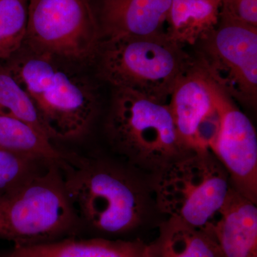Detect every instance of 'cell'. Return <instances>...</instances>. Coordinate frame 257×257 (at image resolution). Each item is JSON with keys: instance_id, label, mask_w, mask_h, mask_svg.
<instances>
[{"instance_id": "6da1fadb", "label": "cell", "mask_w": 257, "mask_h": 257, "mask_svg": "<svg viewBox=\"0 0 257 257\" xmlns=\"http://www.w3.org/2000/svg\"><path fill=\"white\" fill-rule=\"evenodd\" d=\"M62 171L83 229L107 238L128 234L143 224L146 192L127 169L109 160L72 154Z\"/></svg>"}, {"instance_id": "7a4b0ae2", "label": "cell", "mask_w": 257, "mask_h": 257, "mask_svg": "<svg viewBox=\"0 0 257 257\" xmlns=\"http://www.w3.org/2000/svg\"><path fill=\"white\" fill-rule=\"evenodd\" d=\"M62 61L24 45L3 64L28 93L51 140H77L90 131L99 98L92 83Z\"/></svg>"}, {"instance_id": "3957f363", "label": "cell", "mask_w": 257, "mask_h": 257, "mask_svg": "<svg viewBox=\"0 0 257 257\" xmlns=\"http://www.w3.org/2000/svg\"><path fill=\"white\" fill-rule=\"evenodd\" d=\"M82 229L58 164L0 192V240L28 246L76 236Z\"/></svg>"}, {"instance_id": "277c9868", "label": "cell", "mask_w": 257, "mask_h": 257, "mask_svg": "<svg viewBox=\"0 0 257 257\" xmlns=\"http://www.w3.org/2000/svg\"><path fill=\"white\" fill-rule=\"evenodd\" d=\"M104 133L128 163L157 173L192 153L181 143L169 104L131 89L114 88Z\"/></svg>"}, {"instance_id": "5b68a950", "label": "cell", "mask_w": 257, "mask_h": 257, "mask_svg": "<svg viewBox=\"0 0 257 257\" xmlns=\"http://www.w3.org/2000/svg\"><path fill=\"white\" fill-rule=\"evenodd\" d=\"M95 59L101 79L166 103L194 60L166 33L104 38Z\"/></svg>"}, {"instance_id": "8992f818", "label": "cell", "mask_w": 257, "mask_h": 257, "mask_svg": "<svg viewBox=\"0 0 257 257\" xmlns=\"http://www.w3.org/2000/svg\"><path fill=\"white\" fill-rule=\"evenodd\" d=\"M231 187L227 172L210 150L192 152L157 172V207L169 217L209 229Z\"/></svg>"}, {"instance_id": "52a82bcc", "label": "cell", "mask_w": 257, "mask_h": 257, "mask_svg": "<svg viewBox=\"0 0 257 257\" xmlns=\"http://www.w3.org/2000/svg\"><path fill=\"white\" fill-rule=\"evenodd\" d=\"M102 37L89 0H29L25 46L82 63L94 60Z\"/></svg>"}, {"instance_id": "ba28073f", "label": "cell", "mask_w": 257, "mask_h": 257, "mask_svg": "<svg viewBox=\"0 0 257 257\" xmlns=\"http://www.w3.org/2000/svg\"><path fill=\"white\" fill-rule=\"evenodd\" d=\"M201 45L197 63L234 101L255 108L257 101V28L220 15Z\"/></svg>"}, {"instance_id": "9c48e42d", "label": "cell", "mask_w": 257, "mask_h": 257, "mask_svg": "<svg viewBox=\"0 0 257 257\" xmlns=\"http://www.w3.org/2000/svg\"><path fill=\"white\" fill-rule=\"evenodd\" d=\"M209 79L219 112V130L210 151L227 172L231 187L256 204V128L235 101Z\"/></svg>"}, {"instance_id": "30bf717a", "label": "cell", "mask_w": 257, "mask_h": 257, "mask_svg": "<svg viewBox=\"0 0 257 257\" xmlns=\"http://www.w3.org/2000/svg\"><path fill=\"white\" fill-rule=\"evenodd\" d=\"M169 106L181 143L189 152L210 150L219 126V112L209 76L194 61L179 79Z\"/></svg>"}, {"instance_id": "8fae6325", "label": "cell", "mask_w": 257, "mask_h": 257, "mask_svg": "<svg viewBox=\"0 0 257 257\" xmlns=\"http://www.w3.org/2000/svg\"><path fill=\"white\" fill-rule=\"evenodd\" d=\"M172 0H101L97 15L102 39L166 33Z\"/></svg>"}, {"instance_id": "7c38bea8", "label": "cell", "mask_w": 257, "mask_h": 257, "mask_svg": "<svg viewBox=\"0 0 257 257\" xmlns=\"http://www.w3.org/2000/svg\"><path fill=\"white\" fill-rule=\"evenodd\" d=\"M209 229L221 257H257L256 204L232 187Z\"/></svg>"}, {"instance_id": "4fadbf2b", "label": "cell", "mask_w": 257, "mask_h": 257, "mask_svg": "<svg viewBox=\"0 0 257 257\" xmlns=\"http://www.w3.org/2000/svg\"><path fill=\"white\" fill-rule=\"evenodd\" d=\"M0 257H152L148 243L141 240L76 236L51 242L17 246L0 251Z\"/></svg>"}, {"instance_id": "5bb4252c", "label": "cell", "mask_w": 257, "mask_h": 257, "mask_svg": "<svg viewBox=\"0 0 257 257\" xmlns=\"http://www.w3.org/2000/svg\"><path fill=\"white\" fill-rule=\"evenodd\" d=\"M221 0H172L165 32L182 47L199 43L220 19Z\"/></svg>"}, {"instance_id": "9a60e30c", "label": "cell", "mask_w": 257, "mask_h": 257, "mask_svg": "<svg viewBox=\"0 0 257 257\" xmlns=\"http://www.w3.org/2000/svg\"><path fill=\"white\" fill-rule=\"evenodd\" d=\"M148 244L152 257H221L210 229L195 227L175 217L160 225L157 239Z\"/></svg>"}, {"instance_id": "2e32d148", "label": "cell", "mask_w": 257, "mask_h": 257, "mask_svg": "<svg viewBox=\"0 0 257 257\" xmlns=\"http://www.w3.org/2000/svg\"><path fill=\"white\" fill-rule=\"evenodd\" d=\"M0 151L55 162L63 167L72 154L61 151L52 140L36 128L0 114Z\"/></svg>"}, {"instance_id": "e0dca14e", "label": "cell", "mask_w": 257, "mask_h": 257, "mask_svg": "<svg viewBox=\"0 0 257 257\" xmlns=\"http://www.w3.org/2000/svg\"><path fill=\"white\" fill-rule=\"evenodd\" d=\"M0 114L24 121L50 138L28 93L4 64H0Z\"/></svg>"}, {"instance_id": "ac0fdd59", "label": "cell", "mask_w": 257, "mask_h": 257, "mask_svg": "<svg viewBox=\"0 0 257 257\" xmlns=\"http://www.w3.org/2000/svg\"><path fill=\"white\" fill-rule=\"evenodd\" d=\"M29 0H0V64L25 45Z\"/></svg>"}, {"instance_id": "d6986e66", "label": "cell", "mask_w": 257, "mask_h": 257, "mask_svg": "<svg viewBox=\"0 0 257 257\" xmlns=\"http://www.w3.org/2000/svg\"><path fill=\"white\" fill-rule=\"evenodd\" d=\"M48 163L51 162L0 151V192L20 183Z\"/></svg>"}, {"instance_id": "ffe728a7", "label": "cell", "mask_w": 257, "mask_h": 257, "mask_svg": "<svg viewBox=\"0 0 257 257\" xmlns=\"http://www.w3.org/2000/svg\"><path fill=\"white\" fill-rule=\"evenodd\" d=\"M220 15L257 28V0H221Z\"/></svg>"}]
</instances>
